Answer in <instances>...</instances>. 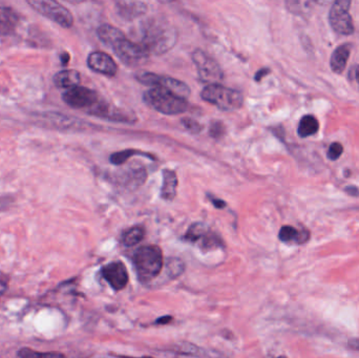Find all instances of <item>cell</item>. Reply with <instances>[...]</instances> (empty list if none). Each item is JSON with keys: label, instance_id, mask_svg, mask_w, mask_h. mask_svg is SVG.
Segmentation results:
<instances>
[{"label": "cell", "instance_id": "cell-16", "mask_svg": "<svg viewBox=\"0 0 359 358\" xmlns=\"http://www.w3.org/2000/svg\"><path fill=\"white\" fill-rule=\"evenodd\" d=\"M116 11L121 18L134 20L147 13V4L142 1H118Z\"/></svg>", "mask_w": 359, "mask_h": 358}, {"label": "cell", "instance_id": "cell-11", "mask_svg": "<svg viewBox=\"0 0 359 358\" xmlns=\"http://www.w3.org/2000/svg\"><path fill=\"white\" fill-rule=\"evenodd\" d=\"M88 113L109 121L122 122V123H134L137 121L134 113L114 106L104 101H98V103H96L92 109H88Z\"/></svg>", "mask_w": 359, "mask_h": 358}, {"label": "cell", "instance_id": "cell-38", "mask_svg": "<svg viewBox=\"0 0 359 358\" xmlns=\"http://www.w3.org/2000/svg\"><path fill=\"white\" fill-rule=\"evenodd\" d=\"M356 80H358V82L359 83V65L358 67V69H356Z\"/></svg>", "mask_w": 359, "mask_h": 358}, {"label": "cell", "instance_id": "cell-25", "mask_svg": "<svg viewBox=\"0 0 359 358\" xmlns=\"http://www.w3.org/2000/svg\"><path fill=\"white\" fill-rule=\"evenodd\" d=\"M208 233L209 230L206 225L202 224V223H194L186 233L185 240L190 243H196V242L202 241L203 237Z\"/></svg>", "mask_w": 359, "mask_h": 358}, {"label": "cell", "instance_id": "cell-32", "mask_svg": "<svg viewBox=\"0 0 359 358\" xmlns=\"http://www.w3.org/2000/svg\"><path fill=\"white\" fill-rule=\"evenodd\" d=\"M172 321V317L170 315H165V317H160L156 321V325H168Z\"/></svg>", "mask_w": 359, "mask_h": 358}, {"label": "cell", "instance_id": "cell-21", "mask_svg": "<svg viewBox=\"0 0 359 358\" xmlns=\"http://www.w3.org/2000/svg\"><path fill=\"white\" fill-rule=\"evenodd\" d=\"M97 35H98L99 39L109 48H113L119 40L126 37L123 32L109 25H102L99 27L97 29Z\"/></svg>", "mask_w": 359, "mask_h": 358}, {"label": "cell", "instance_id": "cell-4", "mask_svg": "<svg viewBox=\"0 0 359 358\" xmlns=\"http://www.w3.org/2000/svg\"><path fill=\"white\" fill-rule=\"evenodd\" d=\"M201 97L203 100L225 111H236L244 103L243 95L238 90L226 88L221 84H209L205 86L201 92Z\"/></svg>", "mask_w": 359, "mask_h": 358}, {"label": "cell", "instance_id": "cell-29", "mask_svg": "<svg viewBox=\"0 0 359 358\" xmlns=\"http://www.w3.org/2000/svg\"><path fill=\"white\" fill-rule=\"evenodd\" d=\"M344 153V146L339 142L332 143L329 147L328 153H327V157L331 160V161H335L339 159Z\"/></svg>", "mask_w": 359, "mask_h": 358}, {"label": "cell", "instance_id": "cell-37", "mask_svg": "<svg viewBox=\"0 0 359 358\" xmlns=\"http://www.w3.org/2000/svg\"><path fill=\"white\" fill-rule=\"evenodd\" d=\"M69 60V55L67 53H65V54L61 56V61H62V64L65 65Z\"/></svg>", "mask_w": 359, "mask_h": 358}, {"label": "cell", "instance_id": "cell-8", "mask_svg": "<svg viewBox=\"0 0 359 358\" xmlns=\"http://www.w3.org/2000/svg\"><path fill=\"white\" fill-rule=\"evenodd\" d=\"M192 61L196 64L201 79L208 83V85L219 84V82L223 79V71L219 63L204 50H194L192 53Z\"/></svg>", "mask_w": 359, "mask_h": 358}, {"label": "cell", "instance_id": "cell-23", "mask_svg": "<svg viewBox=\"0 0 359 358\" xmlns=\"http://www.w3.org/2000/svg\"><path fill=\"white\" fill-rule=\"evenodd\" d=\"M318 128H320V124L318 119L314 116L306 115L299 121L297 132L301 138H308L316 135L318 132Z\"/></svg>", "mask_w": 359, "mask_h": 358}, {"label": "cell", "instance_id": "cell-33", "mask_svg": "<svg viewBox=\"0 0 359 358\" xmlns=\"http://www.w3.org/2000/svg\"><path fill=\"white\" fill-rule=\"evenodd\" d=\"M270 73L269 69H259V71H257V74H255V79L257 80V81H261L262 78L265 77V76H267L268 74Z\"/></svg>", "mask_w": 359, "mask_h": 358}, {"label": "cell", "instance_id": "cell-5", "mask_svg": "<svg viewBox=\"0 0 359 358\" xmlns=\"http://www.w3.org/2000/svg\"><path fill=\"white\" fill-rule=\"evenodd\" d=\"M27 4L39 14L56 22L60 27L69 29L73 27L74 17L62 4L53 0H29Z\"/></svg>", "mask_w": 359, "mask_h": 358}, {"label": "cell", "instance_id": "cell-24", "mask_svg": "<svg viewBox=\"0 0 359 358\" xmlns=\"http://www.w3.org/2000/svg\"><path fill=\"white\" fill-rule=\"evenodd\" d=\"M144 228L140 226L132 227V228L128 229L122 235L121 242L126 247H133V246L140 243L144 239Z\"/></svg>", "mask_w": 359, "mask_h": 358}, {"label": "cell", "instance_id": "cell-19", "mask_svg": "<svg viewBox=\"0 0 359 358\" xmlns=\"http://www.w3.org/2000/svg\"><path fill=\"white\" fill-rule=\"evenodd\" d=\"M80 82H81V75L75 69H63L54 76L55 85L59 88L69 90V88L79 86Z\"/></svg>", "mask_w": 359, "mask_h": 358}, {"label": "cell", "instance_id": "cell-20", "mask_svg": "<svg viewBox=\"0 0 359 358\" xmlns=\"http://www.w3.org/2000/svg\"><path fill=\"white\" fill-rule=\"evenodd\" d=\"M162 174H163V185L161 188V197L166 201H172L177 195L178 177L174 170H164Z\"/></svg>", "mask_w": 359, "mask_h": 358}, {"label": "cell", "instance_id": "cell-35", "mask_svg": "<svg viewBox=\"0 0 359 358\" xmlns=\"http://www.w3.org/2000/svg\"><path fill=\"white\" fill-rule=\"evenodd\" d=\"M211 201H212L213 205L217 208H224L226 206V203L223 200L215 199V198H213V199H211Z\"/></svg>", "mask_w": 359, "mask_h": 358}, {"label": "cell", "instance_id": "cell-34", "mask_svg": "<svg viewBox=\"0 0 359 358\" xmlns=\"http://www.w3.org/2000/svg\"><path fill=\"white\" fill-rule=\"evenodd\" d=\"M348 347H349L351 350L359 351V338H352V340H349Z\"/></svg>", "mask_w": 359, "mask_h": 358}, {"label": "cell", "instance_id": "cell-27", "mask_svg": "<svg viewBox=\"0 0 359 358\" xmlns=\"http://www.w3.org/2000/svg\"><path fill=\"white\" fill-rule=\"evenodd\" d=\"M166 273L170 279H177L185 270V264L180 259H168L165 264Z\"/></svg>", "mask_w": 359, "mask_h": 358}, {"label": "cell", "instance_id": "cell-9", "mask_svg": "<svg viewBox=\"0 0 359 358\" xmlns=\"http://www.w3.org/2000/svg\"><path fill=\"white\" fill-rule=\"evenodd\" d=\"M114 52L121 59L124 64L128 67H139L147 62L149 53L143 48L142 44H137L128 38H122L113 46Z\"/></svg>", "mask_w": 359, "mask_h": 358}, {"label": "cell", "instance_id": "cell-22", "mask_svg": "<svg viewBox=\"0 0 359 358\" xmlns=\"http://www.w3.org/2000/svg\"><path fill=\"white\" fill-rule=\"evenodd\" d=\"M147 177V170L144 168H130L124 174H120L119 180L124 186L137 187L145 182Z\"/></svg>", "mask_w": 359, "mask_h": 358}, {"label": "cell", "instance_id": "cell-36", "mask_svg": "<svg viewBox=\"0 0 359 358\" xmlns=\"http://www.w3.org/2000/svg\"><path fill=\"white\" fill-rule=\"evenodd\" d=\"M345 191H347V193H349V195H354V197H358V195H359V191L358 187H347V188H346Z\"/></svg>", "mask_w": 359, "mask_h": 358}, {"label": "cell", "instance_id": "cell-1", "mask_svg": "<svg viewBox=\"0 0 359 358\" xmlns=\"http://www.w3.org/2000/svg\"><path fill=\"white\" fill-rule=\"evenodd\" d=\"M178 40L176 29L162 18H151L143 25L142 46L149 54L162 55Z\"/></svg>", "mask_w": 359, "mask_h": 358}, {"label": "cell", "instance_id": "cell-30", "mask_svg": "<svg viewBox=\"0 0 359 358\" xmlns=\"http://www.w3.org/2000/svg\"><path fill=\"white\" fill-rule=\"evenodd\" d=\"M182 124L186 130H189L190 132H194V134H198L203 128L196 120L191 119V118H185V119L182 120Z\"/></svg>", "mask_w": 359, "mask_h": 358}, {"label": "cell", "instance_id": "cell-12", "mask_svg": "<svg viewBox=\"0 0 359 358\" xmlns=\"http://www.w3.org/2000/svg\"><path fill=\"white\" fill-rule=\"evenodd\" d=\"M101 275L116 291L124 289L128 286V273L122 262H111L101 269Z\"/></svg>", "mask_w": 359, "mask_h": 358}, {"label": "cell", "instance_id": "cell-2", "mask_svg": "<svg viewBox=\"0 0 359 358\" xmlns=\"http://www.w3.org/2000/svg\"><path fill=\"white\" fill-rule=\"evenodd\" d=\"M132 261L137 275L142 282L155 279L163 268V254L159 246H142L134 252Z\"/></svg>", "mask_w": 359, "mask_h": 358}, {"label": "cell", "instance_id": "cell-13", "mask_svg": "<svg viewBox=\"0 0 359 358\" xmlns=\"http://www.w3.org/2000/svg\"><path fill=\"white\" fill-rule=\"evenodd\" d=\"M88 65L92 71L109 77H113L118 71L117 63L107 53H90L88 57Z\"/></svg>", "mask_w": 359, "mask_h": 358}, {"label": "cell", "instance_id": "cell-28", "mask_svg": "<svg viewBox=\"0 0 359 358\" xmlns=\"http://www.w3.org/2000/svg\"><path fill=\"white\" fill-rule=\"evenodd\" d=\"M18 357L20 358H67L60 352H37L29 348L20 349Z\"/></svg>", "mask_w": 359, "mask_h": 358}, {"label": "cell", "instance_id": "cell-10", "mask_svg": "<svg viewBox=\"0 0 359 358\" xmlns=\"http://www.w3.org/2000/svg\"><path fill=\"white\" fill-rule=\"evenodd\" d=\"M62 100L72 109H86L88 111L98 103L99 97L95 90L79 85L65 90L62 94Z\"/></svg>", "mask_w": 359, "mask_h": 358}, {"label": "cell", "instance_id": "cell-31", "mask_svg": "<svg viewBox=\"0 0 359 358\" xmlns=\"http://www.w3.org/2000/svg\"><path fill=\"white\" fill-rule=\"evenodd\" d=\"M224 125L221 122H213L210 126V135L213 138H219L223 136Z\"/></svg>", "mask_w": 359, "mask_h": 358}, {"label": "cell", "instance_id": "cell-14", "mask_svg": "<svg viewBox=\"0 0 359 358\" xmlns=\"http://www.w3.org/2000/svg\"><path fill=\"white\" fill-rule=\"evenodd\" d=\"M46 123L57 130H81L86 128V123L69 116L60 113H44L40 115Z\"/></svg>", "mask_w": 359, "mask_h": 358}, {"label": "cell", "instance_id": "cell-15", "mask_svg": "<svg viewBox=\"0 0 359 358\" xmlns=\"http://www.w3.org/2000/svg\"><path fill=\"white\" fill-rule=\"evenodd\" d=\"M20 17L14 8L0 6V36L12 35L16 32Z\"/></svg>", "mask_w": 359, "mask_h": 358}, {"label": "cell", "instance_id": "cell-26", "mask_svg": "<svg viewBox=\"0 0 359 358\" xmlns=\"http://www.w3.org/2000/svg\"><path fill=\"white\" fill-rule=\"evenodd\" d=\"M135 155L144 156V157H149L154 159L153 156L149 155V153H141L140 151H136V149H126V151L113 153L111 156V162L114 165H122V164L126 163L130 157Z\"/></svg>", "mask_w": 359, "mask_h": 358}, {"label": "cell", "instance_id": "cell-6", "mask_svg": "<svg viewBox=\"0 0 359 358\" xmlns=\"http://www.w3.org/2000/svg\"><path fill=\"white\" fill-rule=\"evenodd\" d=\"M137 80L144 85L153 86V88H163V90L174 92L184 99H187L190 95L189 86L181 80L175 79V78L160 76L157 74L149 73V71H143L137 75Z\"/></svg>", "mask_w": 359, "mask_h": 358}, {"label": "cell", "instance_id": "cell-3", "mask_svg": "<svg viewBox=\"0 0 359 358\" xmlns=\"http://www.w3.org/2000/svg\"><path fill=\"white\" fill-rule=\"evenodd\" d=\"M144 101L164 115H180L188 109L186 99L163 88H154L145 92Z\"/></svg>", "mask_w": 359, "mask_h": 358}, {"label": "cell", "instance_id": "cell-7", "mask_svg": "<svg viewBox=\"0 0 359 358\" xmlns=\"http://www.w3.org/2000/svg\"><path fill=\"white\" fill-rule=\"evenodd\" d=\"M351 1L349 0H339L333 4L329 13V22L333 31L339 35H352L355 31L353 19L350 15Z\"/></svg>", "mask_w": 359, "mask_h": 358}, {"label": "cell", "instance_id": "cell-39", "mask_svg": "<svg viewBox=\"0 0 359 358\" xmlns=\"http://www.w3.org/2000/svg\"><path fill=\"white\" fill-rule=\"evenodd\" d=\"M124 358H134V357H124ZM140 358H153V357H140Z\"/></svg>", "mask_w": 359, "mask_h": 358}, {"label": "cell", "instance_id": "cell-18", "mask_svg": "<svg viewBox=\"0 0 359 358\" xmlns=\"http://www.w3.org/2000/svg\"><path fill=\"white\" fill-rule=\"evenodd\" d=\"M351 50L352 46L350 43L341 44L335 48L330 60L331 69L334 73L341 74L345 71Z\"/></svg>", "mask_w": 359, "mask_h": 358}, {"label": "cell", "instance_id": "cell-17", "mask_svg": "<svg viewBox=\"0 0 359 358\" xmlns=\"http://www.w3.org/2000/svg\"><path fill=\"white\" fill-rule=\"evenodd\" d=\"M278 239L283 243L302 245V244L307 243L309 241L310 233L305 228L299 230L294 227L286 225V226H283L280 228V233H278Z\"/></svg>", "mask_w": 359, "mask_h": 358}, {"label": "cell", "instance_id": "cell-40", "mask_svg": "<svg viewBox=\"0 0 359 358\" xmlns=\"http://www.w3.org/2000/svg\"><path fill=\"white\" fill-rule=\"evenodd\" d=\"M276 358H287L286 357H276Z\"/></svg>", "mask_w": 359, "mask_h": 358}]
</instances>
